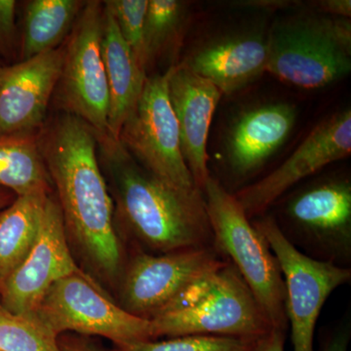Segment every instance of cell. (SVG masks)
Wrapping results in <instances>:
<instances>
[{
    "instance_id": "obj_1",
    "label": "cell",
    "mask_w": 351,
    "mask_h": 351,
    "mask_svg": "<svg viewBox=\"0 0 351 351\" xmlns=\"http://www.w3.org/2000/svg\"><path fill=\"white\" fill-rule=\"evenodd\" d=\"M38 138L69 239L99 276L117 280L123 274V250L96 135L77 117L59 112Z\"/></svg>"
},
{
    "instance_id": "obj_2",
    "label": "cell",
    "mask_w": 351,
    "mask_h": 351,
    "mask_svg": "<svg viewBox=\"0 0 351 351\" xmlns=\"http://www.w3.org/2000/svg\"><path fill=\"white\" fill-rule=\"evenodd\" d=\"M96 138L115 221L138 243L151 254L214 246L202 191L176 189L144 169L112 136Z\"/></svg>"
},
{
    "instance_id": "obj_3",
    "label": "cell",
    "mask_w": 351,
    "mask_h": 351,
    "mask_svg": "<svg viewBox=\"0 0 351 351\" xmlns=\"http://www.w3.org/2000/svg\"><path fill=\"white\" fill-rule=\"evenodd\" d=\"M149 320L152 339L186 336L260 339L274 329L228 260L193 281Z\"/></svg>"
},
{
    "instance_id": "obj_4",
    "label": "cell",
    "mask_w": 351,
    "mask_h": 351,
    "mask_svg": "<svg viewBox=\"0 0 351 351\" xmlns=\"http://www.w3.org/2000/svg\"><path fill=\"white\" fill-rule=\"evenodd\" d=\"M214 247L234 265L274 329L287 331L285 284L276 256L234 193L210 177L202 189Z\"/></svg>"
},
{
    "instance_id": "obj_5",
    "label": "cell",
    "mask_w": 351,
    "mask_h": 351,
    "mask_svg": "<svg viewBox=\"0 0 351 351\" xmlns=\"http://www.w3.org/2000/svg\"><path fill=\"white\" fill-rule=\"evenodd\" d=\"M267 73L281 82L317 89L350 75L351 25L343 18H289L267 36Z\"/></svg>"
},
{
    "instance_id": "obj_6",
    "label": "cell",
    "mask_w": 351,
    "mask_h": 351,
    "mask_svg": "<svg viewBox=\"0 0 351 351\" xmlns=\"http://www.w3.org/2000/svg\"><path fill=\"white\" fill-rule=\"evenodd\" d=\"M274 217L286 239L304 255L351 265V182L348 176L319 178L289 193ZM278 200V201H279Z\"/></svg>"
},
{
    "instance_id": "obj_7",
    "label": "cell",
    "mask_w": 351,
    "mask_h": 351,
    "mask_svg": "<svg viewBox=\"0 0 351 351\" xmlns=\"http://www.w3.org/2000/svg\"><path fill=\"white\" fill-rule=\"evenodd\" d=\"M104 3L85 1L69 38L64 41L61 75L54 99L59 112L82 120L96 137L108 132V89L101 55Z\"/></svg>"
},
{
    "instance_id": "obj_8",
    "label": "cell",
    "mask_w": 351,
    "mask_h": 351,
    "mask_svg": "<svg viewBox=\"0 0 351 351\" xmlns=\"http://www.w3.org/2000/svg\"><path fill=\"white\" fill-rule=\"evenodd\" d=\"M252 221L263 233L282 272L293 351H314L321 311L337 289L350 282L351 269L304 255L284 237L270 215Z\"/></svg>"
},
{
    "instance_id": "obj_9",
    "label": "cell",
    "mask_w": 351,
    "mask_h": 351,
    "mask_svg": "<svg viewBox=\"0 0 351 351\" xmlns=\"http://www.w3.org/2000/svg\"><path fill=\"white\" fill-rule=\"evenodd\" d=\"M169 69L147 75L119 141L144 169L182 191L198 189L182 156L179 127L168 91Z\"/></svg>"
},
{
    "instance_id": "obj_10",
    "label": "cell",
    "mask_w": 351,
    "mask_h": 351,
    "mask_svg": "<svg viewBox=\"0 0 351 351\" xmlns=\"http://www.w3.org/2000/svg\"><path fill=\"white\" fill-rule=\"evenodd\" d=\"M34 315L57 337L75 332L104 337L115 346L152 339L151 320L112 302L80 270L55 283Z\"/></svg>"
},
{
    "instance_id": "obj_11",
    "label": "cell",
    "mask_w": 351,
    "mask_h": 351,
    "mask_svg": "<svg viewBox=\"0 0 351 351\" xmlns=\"http://www.w3.org/2000/svg\"><path fill=\"white\" fill-rule=\"evenodd\" d=\"M225 261L214 246L136 254L122 274L120 306L138 317L152 319L193 281Z\"/></svg>"
},
{
    "instance_id": "obj_12",
    "label": "cell",
    "mask_w": 351,
    "mask_h": 351,
    "mask_svg": "<svg viewBox=\"0 0 351 351\" xmlns=\"http://www.w3.org/2000/svg\"><path fill=\"white\" fill-rule=\"evenodd\" d=\"M351 154L350 108L320 122L280 166L235 197L249 219L258 218L298 184Z\"/></svg>"
},
{
    "instance_id": "obj_13",
    "label": "cell",
    "mask_w": 351,
    "mask_h": 351,
    "mask_svg": "<svg viewBox=\"0 0 351 351\" xmlns=\"http://www.w3.org/2000/svg\"><path fill=\"white\" fill-rule=\"evenodd\" d=\"M78 270L61 209L51 195L34 246L0 289V304L14 313L34 315L49 289Z\"/></svg>"
},
{
    "instance_id": "obj_14",
    "label": "cell",
    "mask_w": 351,
    "mask_h": 351,
    "mask_svg": "<svg viewBox=\"0 0 351 351\" xmlns=\"http://www.w3.org/2000/svg\"><path fill=\"white\" fill-rule=\"evenodd\" d=\"M64 43L13 64H0V137L38 135L61 75Z\"/></svg>"
},
{
    "instance_id": "obj_15",
    "label": "cell",
    "mask_w": 351,
    "mask_h": 351,
    "mask_svg": "<svg viewBox=\"0 0 351 351\" xmlns=\"http://www.w3.org/2000/svg\"><path fill=\"white\" fill-rule=\"evenodd\" d=\"M168 91L174 110L182 156L196 188L211 177L208 169L210 126L223 94L213 83L182 64L170 66Z\"/></svg>"
},
{
    "instance_id": "obj_16",
    "label": "cell",
    "mask_w": 351,
    "mask_h": 351,
    "mask_svg": "<svg viewBox=\"0 0 351 351\" xmlns=\"http://www.w3.org/2000/svg\"><path fill=\"white\" fill-rule=\"evenodd\" d=\"M298 112L289 103L263 104L233 121L225 141V162L237 180L250 179L292 133Z\"/></svg>"
},
{
    "instance_id": "obj_17",
    "label": "cell",
    "mask_w": 351,
    "mask_h": 351,
    "mask_svg": "<svg viewBox=\"0 0 351 351\" xmlns=\"http://www.w3.org/2000/svg\"><path fill=\"white\" fill-rule=\"evenodd\" d=\"M267 38L244 34L204 44L181 64L230 95L267 73Z\"/></svg>"
},
{
    "instance_id": "obj_18",
    "label": "cell",
    "mask_w": 351,
    "mask_h": 351,
    "mask_svg": "<svg viewBox=\"0 0 351 351\" xmlns=\"http://www.w3.org/2000/svg\"><path fill=\"white\" fill-rule=\"evenodd\" d=\"M104 8L101 55L108 89V132L119 141L122 126L142 95L147 73L122 38L112 16Z\"/></svg>"
},
{
    "instance_id": "obj_19",
    "label": "cell",
    "mask_w": 351,
    "mask_h": 351,
    "mask_svg": "<svg viewBox=\"0 0 351 351\" xmlns=\"http://www.w3.org/2000/svg\"><path fill=\"white\" fill-rule=\"evenodd\" d=\"M85 1L29 0L21 8L20 61L56 49L69 38Z\"/></svg>"
},
{
    "instance_id": "obj_20",
    "label": "cell",
    "mask_w": 351,
    "mask_h": 351,
    "mask_svg": "<svg viewBox=\"0 0 351 351\" xmlns=\"http://www.w3.org/2000/svg\"><path fill=\"white\" fill-rule=\"evenodd\" d=\"M38 135L0 137V186L17 196L54 191Z\"/></svg>"
},
{
    "instance_id": "obj_21",
    "label": "cell",
    "mask_w": 351,
    "mask_h": 351,
    "mask_svg": "<svg viewBox=\"0 0 351 351\" xmlns=\"http://www.w3.org/2000/svg\"><path fill=\"white\" fill-rule=\"evenodd\" d=\"M50 195L17 196L0 212V289L34 246Z\"/></svg>"
},
{
    "instance_id": "obj_22",
    "label": "cell",
    "mask_w": 351,
    "mask_h": 351,
    "mask_svg": "<svg viewBox=\"0 0 351 351\" xmlns=\"http://www.w3.org/2000/svg\"><path fill=\"white\" fill-rule=\"evenodd\" d=\"M188 8L186 2L179 0H149L144 34L147 71L159 60L177 53L184 38Z\"/></svg>"
},
{
    "instance_id": "obj_23",
    "label": "cell",
    "mask_w": 351,
    "mask_h": 351,
    "mask_svg": "<svg viewBox=\"0 0 351 351\" xmlns=\"http://www.w3.org/2000/svg\"><path fill=\"white\" fill-rule=\"evenodd\" d=\"M56 335L36 315H23L0 304V351H60Z\"/></svg>"
},
{
    "instance_id": "obj_24",
    "label": "cell",
    "mask_w": 351,
    "mask_h": 351,
    "mask_svg": "<svg viewBox=\"0 0 351 351\" xmlns=\"http://www.w3.org/2000/svg\"><path fill=\"white\" fill-rule=\"evenodd\" d=\"M258 339L223 336H186L165 341H134L114 351H256Z\"/></svg>"
},
{
    "instance_id": "obj_25",
    "label": "cell",
    "mask_w": 351,
    "mask_h": 351,
    "mask_svg": "<svg viewBox=\"0 0 351 351\" xmlns=\"http://www.w3.org/2000/svg\"><path fill=\"white\" fill-rule=\"evenodd\" d=\"M104 5L112 16L122 38L133 51L138 63L147 73L144 34L149 0H108L104 1Z\"/></svg>"
},
{
    "instance_id": "obj_26",
    "label": "cell",
    "mask_w": 351,
    "mask_h": 351,
    "mask_svg": "<svg viewBox=\"0 0 351 351\" xmlns=\"http://www.w3.org/2000/svg\"><path fill=\"white\" fill-rule=\"evenodd\" d=\"M18 8L15 0H0V63L6 66L19 62Z\"/></svg>"
},
{
    "instance_id": "obj_27",
    "label": "cell",
    "mask_w": 351,
    "mask_h": 351,
    "mask_svg": "<svg viewBox=\"0 0 351 351\" xmlns=\"http://www.w3.org/2000/svg\"><path fill=\"white\" fill-rule=\"evenodd\" d=\"M58 343L60 351H106L92 341L69 335H61Z\"/></svg>"
},
{
    "instance_id": "obj_28",
    "label": "cell",
    "mask_w": 351,
    "mask_h": 351,
    "mask_svg": "<svg viewBox=\"0 0 351 351\" xmlns=\"http://www.w3.org/2000/svg\"><path fill=\"white\" fill-rule=\"evenodd\" d=\"M286 332L272 329L258 341L256 351H285Z\"/></svg>"
},
{
    "instance_id": "obj_29",
    "label": "cell",
    "mask_w": 351,
    "mask_h": 351,
    "mask_svg": "<svg viewBox=\"0 0 351 351\" xmlns=\"http://www.w3.org/2000/svg\"><path fill=\"white\" fill-rule=\"evenodd\" d=\"M316 6L320 11L330 14L332 17L350 19L351 16L350 0H322L316 2Z\"/></svg>"
},
{
    "instance_id": "obj_30",
    "label": "cell",
    "mask_w": 351,
    "mask_h": 351,
    "mask_svg": "<svg viewBox=\"0 0 351 351\" xmlns=\"http://www.w3.org/2000/svg\"><path fill=\"white\" fill-rule=\"evenodd\" d=\"M350 336L348 326L341 328L330 338L323 351H348Z\"/></svg>"
},
{
    "instance_id": "obj_31",
    "label": "cell",
    "mask_w": 351,
    "mask_h": 351,
    "mask_svg": "<svg viewBox=\"0 0 351 351\" xmlns=\"http://www.w3.org/2000/svg\"><path fill=\"white\" fill-rule=\"evenodd\" d=\"M288 1H279V0H274V1H244V2H239V6H245V7H258V8L262 9H279L283 8V7H286L289 5Z\"/></svg>"
},
{
    "instance_id": "obj_32",
    "label": "cell",
    "mask_w": 351,
    "mask_h": 351,
    "mask_svg": "<svg viewBox=\"0 0 351 351\" xmlns=\"http://www.w3.org/2000/svg\"><path fill=\"white\" fill-rule=\"evenodd\" d=\"M16 197L17 195L12 191L0 186V212L8 207L16 199Z\"/></svg>"
},
{
    "instance_id": "obj_33",
    "label": "cell",
    "mask_w": 351,
    "mask_h": 351,
    "mask_svg": "<svg viewBox=\"0 0 351 351\" xmlns=\"http://www.w3.org/2000/svg\"><path fill=\"white\" fill-rule=\"evenodd\" d=\"M0 64H1V63H0Z\"/></svg>"
}]
</instances>
